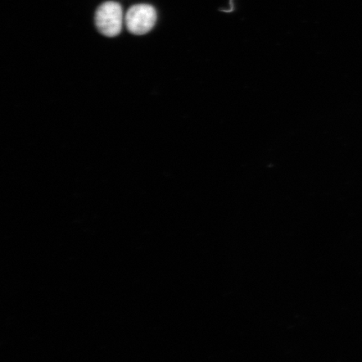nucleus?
Returning <instances> with one entry per match:
<instances>
[{
	"mask_svg": "<svg viewBox=\"0 0 362 362\" xmlns=\"http://www.w3.org/2000/svg\"><path fill=\"white\" fill-rule=\"evenodd\" d=\"M157 12L149 4H136L125 15V25L130 33L136 35H146L155 27Z\"/></svg>",
	"mask_w": 362,
	"mask_h": 362,
	"instance_id": "f03ea898",
	"label": "nucleus"
},
{
	"mask_svg": "<svg viewBox=\"0 0 362 362\" xmlns=\"http://www.w3.org/2000/svg\"><path fill=\"white\" fill-rule=\"evenodd\" d=\"M124 19L123 8L115 1L103 3L95 16L99 33L107 37H115L121 33Z\"/></svg>",
	"mask_w": 362,
	"mask_h": 362,
	"instance_id": "f257e3e1",
	"label": "nucleus"
}]
</instances>
